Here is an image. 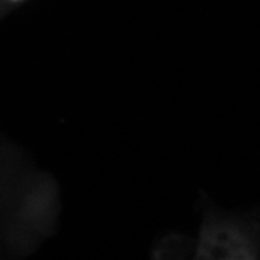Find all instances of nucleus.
Wrapping results in <instances>:
<instances>
[{
  "label": "nucleus",
  "instance_id": "obj_1",
  "mask_svg": "<svg viewBox=\"0 0 260 260\" xmlns=\"http://www.w3.org/2000/svg\"><path fill=\"white\" fill-rule=\"evenodd\" d=\"M12 2H19V0H12Z\"/></svg>",
  "mask_w": 260,
  "mask_h": 260
}]
</instances>
